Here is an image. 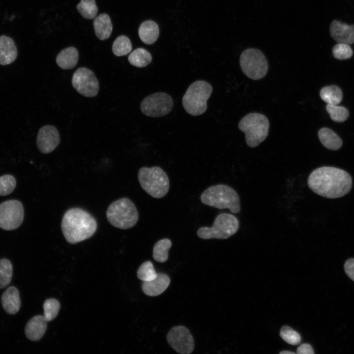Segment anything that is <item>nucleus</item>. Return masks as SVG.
<instances>
[{
	"instance_id": "4468645a",
	"label": "nucleus",
	"mask_w": 354,
	"mask_h": 354,
	"mask_svg": "<svg viewBox=\"0 0 354 354\" xmlns=\"http://www.w3.org/2000/svg\"><path fill=\"white\" fill-rule=\"evenodd\" d=\"M60 137L57 128L53 125H45L38 131L36 145L39 151L44 154L53 151L59 145Z\"/></svg>"
},
{
	"instance_id": "2f4dec72",
	"label": "nucleus",
	"mask_w": 354,
	"mask_h": 354,
	"mask_svg": "<svg viewBox=\"0 0 354 354\" xmlns=\"http://www.w3.org/2000/svg\"><path fill=\"white\" fill-rule=\"evenodd\" d=\"M157 273L150 261L143 263L137 271L138 278L144 281H149L156 278Z\"/></svg>"
},
{
	"instance_id": "f03ea898",
	"label": "nucleus",
	"mask_w": 354,
	"mask_h": 354,
	"mask_svg": "<svg viewBox=\"0 0 354 354\" xmlns=\"http://www.w3.org/2000/svg\"><path fill=\"white\" fill-rule=\"evenodd\" d=\"M97 226L94 217L80 208L67 210L63 216L61 225L65 239L71 244L90 238L95 233Z\"/></svg>"
},
{
	"instance_id": "f8f14e48",
	"label": "nucleus",
	"mask_w": 354,
	"mask_h": 354,
	"mask_svg": "<svg viewBox=\"0 0 354 354\" xmlns=\"http://www.w3.org/2000/svg\"><path fill=\"white\" fill-rule=\"evenodd\" d=\"M71 82L77 92L84 96L94 97L98 92V81L93 72L87 68L77 69L72 76Z\"/></svg>"
},
{
	"instance_id": "dca6fc26",
	"label": "nucleus",
	"mask_w": 354,
	"mask_h": 354,
	"mask_svg": "<svg viewBox=\"0 0 354 354\" xmlns=\"http://www.w3.org/2000/svg\"><path fill=\"white\" fill-rule=\"evenodd\" d=\"M170 283V279L166 274L157 273L154 279L149 281H144L142 284L143 292L150 296H157L164 292Z\"/></svg>"
},
{
	"instance_id": "cd10ccee",
	"label": "nucleus",
	"mask_w": 354,
	"mask_h": 354,
	"mask_svg": "<svg viewBox=\"0 0 354 354\" xmlns=\"http://www.w3.org/2000/svg\"><path fill=\"white\" fill-rule=\"evenodd\" d=\"M76 8L83 17L87 19L94 18L98 12L95 0H81Z\"/></svg>"
},
{
	"instance_id": "e433bc0d",
	"label": "nucleus",
	"mask_w": 354,
	"mask_h": 354,
	"mask_svg": "<svg viewBox=\"0 0 354 354\" xmlns=\"http://www.w3.org/2000/svg\"><path fill=\"white\" fill-rule=\"evenodd\" d=\"M296 353L298 354H314V352L310 344L304 343L297 348Z\"/></svg>"
},
{
	"instance_id": "20e7f679",
	"label": "nucleus",
	"mask_w": 354,
	"mask_h": 354,
	"mask_svg": "<svg viewBox=\"0 0 354 354\" xmlns=\"http://www.w3.org/2000/svg\"><path fill=\"white\" fill-rule=\"evenodd\" d=\"M138 178L143 189L154 198H163L169 190V177L164 170L158 166L140 168Z\"/></svg>"
},
{
	"instance_id": "4be33fe9",
	"label": "nucleus",
	"mask_w": 354,
	"mask_h": 354,
	"mask_svg": "<svg viewBox=\"0 0 354 354\" xmlns=\"http://www.w3.org/2000/svg\"><path fill=\"white\" fill-rule=\"evenodd\" d=\"M79 58L77 50L73 47H69L62 50L56 58V63L63 69L73 68L77 64Z\"/></svg>"
},
{
	"instance_id": "1a4fd4ad",
	"label": "nucleus",
	"mask_w": 354,
	"mask_h": 354,
	"mask_svg": "<svg viewBox=\"0 0 354 354\" xmlns=\"http://www.w3.org/2000/svg\"><path fill=\"white\" fill-rule=\"evenodd\" d=\"M240 65L244 74L252 80L263 78L268 70L266 59L263 52L256 48H248L240 55Z\"/></svg>"
},
{
	"instance_id": "2eb2a0df",
	"label": "nucleus",
	"mask_w": 354,
	"mask_h": 354,
	"mask_svg": "<svg viewBox=\"0 0 354 354\" xmlns=\"http://www.w3.org/2000/svg\"><path fill=\"white\" fill-rule=\"evenodd\" d=\"M330 33L338 43L352 44L354 43V25H348L337 20H333L330 26Z\"/></svg>"
},
{
	"instance_id": "423d86ee",
	"label": "nucleus",
	"mask_w": 354,
	"mask_h": 354,
	"mask_svg": "<svg viewBox=\"0 0 354 354\" xmlns=\"http://www.w3.org/2000/svg\"><path fill=\"white\" fill-rule=\"evenodd\" d=\"M212 91V86L206 81L198 80L192 83L182 97L185 110L193 116L203 114L207 109L206 101Z\"/></svg>"
},
{
	"instance_id": "f257e3e1",
	"label": "nucleus",
	"mask_w": 354,
	"mask_h": 354,
	"mask_svg": "<svg viewBox=\"0 0 354 354\" xmlns=\"http://www.w3.org/2000/svg\"><path fill=\"white\" fill-rule=\"evenodd\" d=\"M309 188L322 197L335 199L347 194L352 187V179L345 171L324 166L313 171L307 179Z\"/></svg>"
},
{
	"instance_id": "c756f323",
	"label": "nucleus",
	"mask_w": 354,
	"mask_h": 354,
	"mask_svg": "<svg viewBox=\"0 0 354 354\" xmlns=\"http://www.w3.org/2000/svg\"><path fill=\"white\" fill-rule=\"evenodd\" d=\"M60 309L59 302L54 298H49L45 300L43 304L45 320L48 322L54 319L58 314Z\"/></svg>"
},
{
	"instance_id": "0eeeda50",
	"label": "nucleus",
	"mask_w": 354,
	"mask_h": 354,
	"mask_svg": "<svg viewBox=\"0 0 354 354\" xmlns=\"http://www.w3.org/2000/svg\"><path fill=\"white\" fill-rule=\"evenodd\" d=\"M269 124L267 118L259 113H250L239 121L238 128L245 134L247 145L254 148L267 137Z\"/></svg>"
},
{
	"instance_id": "a878e982",
	"label": "nucleus",
	"mask_w": 354,
	"mask_h": 354,
	"mask_svg": "<svg viewBox=\"0 0 354 354\" xmlns=\"http://www.w3.org/2000/svg\"><path fill=\"white\" fill-rule=\"evenodd\" d=\"M172 241L168 238H163L158 241L153 248V258L159 263H164L168 259L169 250L172 246Z\"/></svg>"
},
{
	"instance_id": "bb28decb",
	"label": "nucleus",
	"mask_w": 354,
	"mask_h": 354,
	"mask_svg": "<svg viewBox=\"0 0 354 354\" xmlns=\"http://www.w3.org/2000/svg\"><path fill=\"white\" fill-rule=\"evenodd\" d=\"M130 39L125 35L118 37L112 45V51L115 55L120 57L126 55L132 50Z\"/></svg>"
},
{
	"instance_id": "4c0bfd02",
	"label": "nucleus",
	"mask_w": 354,
	"mask_h": 354,
	"mask_svg": "<svg viewBox=\"0 0 354 354\" xmlns=\"http://www.w3.org/2000/svg\"><path fill=\"white\" fill-rule=\"evenodd\" d=\"M280 354H295V353L292 352H290V351H284L281 352L280 353Z\"/></svg>"
},
{
	"instance_id": "9b49d317",
	"label": "nucleus",
	"mask_w": 354,
	"mask_h": 354,
	"mask_svg": "<svg viewBox=\"0 0 354 354\" xmlns=\"http://www.w3.org/2000/svg\"><path fill=\"white\" fill-rule=\"evenodd\" d=\"M24 210L22 203L11 200L0 204V228L10 231L18 228L24 219Z\"/></svg>"
},
{
	"instance_id": "473e14b6",
	"label": "nucleus",
	"mask_w": 354,
	"mask_h": 354,
	"mask_svg": "<svg viewBox=\"0 0 354 354\" xmlns=\"http://www.w3.org/2000/svg\"><path fill=\"white\" fill-rule=\"evenodd\" d=\"M16 185V179L12 175H5L0 177V196L10 194L13 191Z\"/></svg>"
},
{
	"instance_id": "f704fd0d",
	"label": "nucleus",
	"mask_w": 354,
	"mask_h": 354,
	"mask_svg": "<svg viewBox=\"0 0 354 354\" xmlns=\"http://www.w3.org/2000/svg\"><path fill=\"white\" fill-rule=\"evenodd\" d=\"M333 56L338 59H346L352 57L353 51L350 46L347 44L338 43L335 45L332 49Z\"/></svg>"
},
{
	"instance_id": "b1692460",
	"label": "nucleus",
	"mask_w": 354,
	"mask_h": 354,
	"mask_svg": "<svg viewBox=\"0 0 354 354\" xmlns=\"http://www.w3.org/2000/svg\"><path fill=\"white\" fill-rule=\"evenodd\" d=\"M129 63L136 67H144L152 60V56L146 49L138 48L134 50L128 57Z\"/></svg>"
},
{
	"instance_id": "6ab92c4d",
	"label": "nucleus",
	"mask_w": 354,
	"mask_h": 354,
	"mask_svg": "<svg viewBox=\"0 0 354 354\" xmlns=\"http://www.w3.org/2000/svg\"><path fill=\"white\" fill-rule=\"evenodd\" d=\"M1 300L3 308L8 314H15L20 308L19 293L15 287L7 289L2 295Z\"/></svg>"
},
{
	"instance_id": "f3484780",
	"label": "nucleus",
	"mask_w": 354,
	"mask_h": 354,
	"mask_svg": "<svg viewBox=\"0 0 354 354\" xmlns=\"http://www.w3.org/2000/svg\"><path fill=\"white\" fill-rule=\"evenodd\" d=\"M47 322L41 315H37L31 318L25 327V332L27 338L33 341L39 340L46 332Z\"/></svg>"
},
{
	"instance_id": "aec40b11",
	"label": "nucleus",
	"mask_w": 354,
	"mask_h": 354,
	"mask_svg": "<svg viewBox=\"0 0 354 354\" xmlns=\"http://www.w3.org/2000/svg\"><path fill=\"white\" fill-rule=\"evenodd\" d=\"M139 37L144 43L152 44L157 39L159 34L158 25L152 20H147L142 23L139 27Z\"/></svg>"
},
{
	"instance_id": "6e6552de",
	"label": "nucleus",
	"mask_w": 354,
	"mask_h": 354,
	"mask_svg": "<svg viewBox=\"0 0 354 354\" xmlns=\"http://www.w3.org/2000/svg\"><path fill=\"white\" fill-rule=\"evenodd\" d=\"M238 228L239 222L234 215L223 213L215 218L211 227H201L197 234L199 237L204 239H224L236 234Z\"/></svg>"
},
{
	"instance_id": "7ed1b4c3",
	"label": "nucleus",
	"mask_w": 354,
	"mask_h": 354,
	"mask_svg": "<svg viewBox=\"0 0 354 354\" xmlns=\"http://www.w3.org/2000/svg\"><path fill=\"white\" fill-rule=\"evenodd\" d=\"M201 202L218 209L228 208L234 213L240 210L238 195L232 187L224 184L210 186L201 195Z\"/></svg>"
},
{
	"instance_id": "393cba45",
	"label": "nucleus",
	"mask_w": 354,
	"mask_h": 354,
	"mask_svg": "<svg viewBox=\"0 0 354 354\" xmlns=\"http://www.w3.org/2000/svg\"><path fill=\"white\" fill-rule=\"evenodd\" d=\"M320 94L322 99L327 104L337 105L341 102L343 98L341 89L336 86L324 87Z\"/></svg>"
},
{
	"instance_id": "412c9836",
	"label": "nucleus",
	"mask_w": 354,
	"mask_h": 354,
	"mask_svg": "<svg viewBox=\"0 0 354 354\" xmlns=\"http://www.w3.org/2000/svg\"><path fill=\"white\" fill-rule=\"evenodd\" d=\"M93 27L97 37L104 40L111 35L113 26L109 15L102 13L97 16L93 21Z\"/></svg>"
},
{
	"instance_id": "39448f33",
	"label": "nucleus",
	"mask_w": 354,
	"mask_h": 354,
	"mask_svg": "<svg viewBox=\"0 0 354 354\" xmlns=\"http://www.w3.org/2000/svg\"><path fill=\"white\" fill-rule=\"evenodd\" d=\"M107 218L113 226L123 230L133 227L139 219V213L133 202L122 198L113 202L106 212Z\"/></svg>"
},
{
	"instance_id": "7c9ffc66",
	"label": "nucleus",
	"mask_w": 354,
	"mask_h": 354,
	"mask_svg": "<svg viewBox=\"0 0 354 354\" xmlns=\"http://www.w3.org/2000/svg\"><path fill=\"white\" fill-rule=\"evenodd\" d=\"M326 109L331 118L336 122H343L349 116V111L346 108L337 105L327 104Z\"/></svg>"
},
{
	"instance_id": "5701e85b",
	"label": "nucleus",
	"mask_w": 354,
	"mask_h": 354,
	"mask_svg": "<svg viewBox=\"0 0 354 354\" xmlns=\"http://www.w3.org/2000/svg\"><path fill=\"white\" fill-rule=\"evenodd\" d=\"M318 136L322 145L329 149L336 150L342 145L341 138L329 128H321L319 131Z\"/></svg>"
},
{
	"instance_id": "ddd939ff",
	"label": "nucleus",
	"mask_w": 354,
	"mask_h": 354,
	"mask_svg": "<svg viewBox=\"0 0 354 354\" xmlns=\"http://www.w3.org/2000/svg\"><path fill=\"white\" fill-rule=\"evenodd\" d=\"M168 343L177 352L189 354L194 348L193 336L188 328L178 325L173 327L167 336Z\"/></svg>"
},
{
	"instance_id": "72a5a7b5",
	"label": "nucleus",
	"mask_w": 354,
	"mask_h": 354,
	"mask_svg": "<svg viewBox=\"0 0 354 354\" xmlns=\"http://www.w3.org/2000/svg\"><path fill=\"white\" fill-rule=\"evenodd\" d=\"M280 335L283 340L291 345H297L301 341L299 333L289 326H283L281 328Z\"/></svg>"
},
{
	"instance_id": "c85d7f7f",
	"label": "nucleus",
	"mask_w": 354,
	"mask_h": 354,
	"mask_svg": "<svg viewBox=\"0 0 354 354\" xmlns=\"http://www.w3.org/2000/svg\"><path fill=\"white\" fill-rule=\"evenodd\" d=\"M12 266L7 259L0 260V289L7 286L11 282L12 276Z\"/></svg>"
},
{
	"instance_id": "c9c22d12",
	"label": "nucleus",
	"mask_w": 354,
	"mask_h": 354,
	"mask_svg": "<svg viewBox=\"0 0 354 354\" xmlns=\"http://www.w3.org/2000/svg\"><path fill=\"white\" fill-rule=\"evenodd\" d=\"M344 267L346 274L354 281V258L348 259L345 262Z\"/></svg>"
},
{
	"instance_id": "a211bd4d",
	"label": "nucleus",
	"mask_w": 354,
	"mask_h": 354,
	"mask_svg": "<svg viewBox=\"0 0 354 354\" xmlns=\"http://www.w3.org/2000/svg\"><path fill=\"white\" fill-rule=\"evenodd\" d=\"M18 52L14 40L9 36H0V64L6 65L14 62Z\"/></svg>"
},
{
	"instance_id": "9d476101",
	"label": "nucleus",
	"mask_w": 354,
	"mask_h": 354,
	"mask_svg": "<svg viewBox=\"0 0 354 354\" xmlns=\"http://www.w3.org/2000/svg\"><path fill=\"white\" fill-rule=\"evenodd\" d=\"M173 105V100L169 94L156 92L144 99L141 103V110L147 116L160 117L169 114Z\"/></svg>"
}]
</instances>
